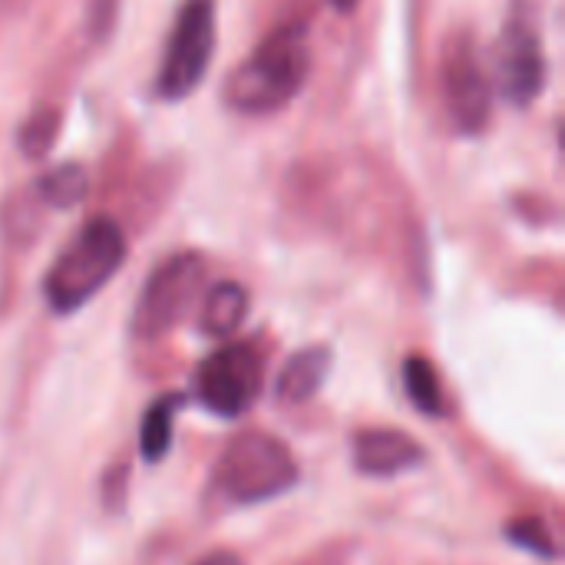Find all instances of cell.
<instances>
[{
  "label": "cell",
  "instance_id": "6da1fadb",
  "mask_svg": "<svg viewBox=\"0 0 565 565\" xmlns=\"http://www.w3.org/2000/svg\"><path fill=\"white\" fill-rule=\"evenodd\" d=\"M311 73V43L305 23H288L268 33L255 53L228 76L225 99L245 116H268L285 109Z\"/></svg>",
  "mask_w": 565,
  "mask_h": 565
},
{
  "label": "cell",
  "instance_id": "7a4b0ae2",
  "mask_svg": "<svg viewBox=\"0 0 565 565\" xmlns=\"http://www.w3.org/2000/svg\"><path fill=\"white\" fill-rule=\"evenodd\" d=\"M122 262H126L122 228L106 215L89 218L46 271L43 295L50 308L56 315L79 311L89 298L103 291V285L122 268Z\"/></svg>",
  "mask_w": 565,
  "mask_h": 565
},
{
  "label": "cell",
  "instance_id": "3957f363",
  "mask_svg": "<svg viewBox=\"0 0 565 565\" xmlns=\"http://www.w3.org/2000/svg\"><path fill=\"white\" fill-rule=\"evenodd\" d=\"M298 483V463L291 450L268 434L235 437L215 463V490L238 507L265 503L288 493Z\"/></svg>",
  "mask_w": 565,
  "mask_h": 565
},
{
  "label": "cell",
  "instance_id": "277c9868",
  "mask_svg": "<svg viewBox=\"0 0 565 565\" xmlns=\"http://www.w3.org/2000/svg\"><path fill=\"white\" fill-rule=\"evenodd\" d=\"M212 53H215V0H185L175 17L156 76V93L169 103L192 96L209 73Z\"/></svg>",
  "mask_w": 565,
  "mask_h": 565
},
{
  "label": "cell",
  "instance_id": "5b68a950",
  "mask_svg": "<svg viewBox=\"0 0 565 565\" xmlns=\"http://www.w3.org/2000/svg\"><path fill=\"white\" fill-rule=\"evenodd\" d=\"M205 281V262L192 252L166 258L146 281L136 315H132V334L142 341H156L169 334L195 305Z\"/></svg>",
  "mask_w": 565,
  "mask_h": 565
},
{
  "label": "cell",
  "instance_id": "8992f818",
  "mask_svg": "<svg viewBox=\"0 0 565 565\" xmlns=\"http://www.w3.org/2000/svg\"><path fill=\"white\" fill-rule=\"evenodd\" d=\"M497 73H500L503 99L516 109L533 106V99L546 89L550 70H546L543 36L526 3L510 7V17L503 23L500 46H497Z\"/></svg>",
  "mask_w": 565,
  "mask_h": 565
},
{
  "label": "cell",
  "instance_id": "52a82bcc",
  "mask_svg": "<svg viewBox=\"0 0 565 565\" xmlns=\"http://www.w3.org/2000/svg\"><path fill=\"white\" fill-rule=\"evenodd\" d=\"M262 354L252 344H225L209 354L195 374L199 401L218 417H238L255 404L262 391Z\"/></svg>",
  "mask_w": 565,
  "mask_h": 565
},
{
  "label": "cell",
  "instance_id": "ba28073f",
  "mask_svg": "<svg viewBox=\"0 0 565 565\" xmlns=\"http://www.w3.org/2000/svg\"><path fill=\"white\" fill-rule=\"evenodd\" d=\"M444 96L454 126L463 136H477L490 122V83L477 56L470 33H454L444 46Z\"/></svg>",
  "mask_w": 565,
  "mask_h": 565
},
{
  "label": "cell",
  "instance_id": "9c48e42d",
  "mask_svg": "<svg viewBox=\"0 0 565 565\" xmlns=\"http://www.w3.org/2000/svg\"><path fill=\"white\" fill-rule=\"evenodd\" d=\"M424 460V447L404 430L371 427L354 437V463L367 477H394L414 470Z\"/></svg>",
  "mask_w": 565,
  "mask_h": 565
},
{
  "label": "cell",
  "instance_id": "30bf717a",
  "mask_svg": "<svg viewBox=\"0 0 565 565\" xmlns=\"http://www.w3.org/2000/svg\"><path fill=\"white\" fill-rule=\"evenodd\" d=\"M328 367H331V354L324 348L298 351L295 358H288V364L278 374V384H275L278 401L281 404H305V401H311L321 391Z\"/></svg>",
  "mask_w": 565,
  "mask_h": 565
},
{
  "label": "cell",
  "instance_id": "8fae6325",
  "mask_svg": "<svg viewBox=\"0 0 565 565\" xmlns=\"http://www.w3.org/2000/svg\"><path fill=\"white\" fill-rule=\"evenodd\" d=\"M245 311H248V291L238 281H218L202 298L199 324L209 338H228L245 321Z\"/></svg>",
  "mask_w": 565,
  "mask_h": 565
},
{
  "label": "cell",
  "instance_id": "7c38bea8",
  "mask_svg": "<svg viewBox=\"0 0 565 565\" xmlns=\"http://www.w3.org/2000/svg\"><path fill=\"white\" fill-rule=\"evenodd\" d=\"M179 407H182V397L179 394H166V397H159L146 411L142 427H139V454L149 463H159L169 454V447H172V420H175Z\"/></svg>",
  "mask_w": 565,
  "mask_h": 565
},
{
  "label": "cell",
  "instance_id": "4fadbf2b",
  "mask_svg": "<svg viewBox=\"0 0 565 565\" xmlns=\"http://www.w3.org/2000/svg\"><path fill=\"white\" fill-rule=\"evenodd\" d=\"M36 192L46 205L53 209H73L86 199L89 192V175L83 166L76 162H63L56 169H50L40 182H36Z\"/></svg>",
  "mask_w": 565,
  "mask_h": 565
},
{
  "label": "cell",
  "instance_id": "5bb4252c",
  "mask_svg": "<svg viewBox=\"0 0 565 565\" xmlns=\"http://www.w3.org/2000/svg\"><path fill=\"white\" fill-rule=\"evenodd\" d=\"M404 387L420 414H430V417L444 414V387H440L437 367L427 358L414 354L404 361Z\"/></svg>",
  "mask_w": 565,
  "mask_h": 565
},
{
  "label": "cell",
  "instance_id": "9a60e30c",
  "mask_svg": "<svg viewBox=\"0 0 565 565\" xmlns=\"http://www.w3.org/2000/svg\"><path fill=\"white\" fill-rule=\"evenodd\" d=\"M56 132H60V113L53 106L33 109V116L20 129V149H23V156L26 159H43L53 149Z\"/></svg>",
  "mask_w": 565,
  "mask_h": 565
},
{
  "label": "cell",
  "instance_id": "2e32d148",
  "mask_svg": "<svg viewBox=\"0 0 565 565\" xmlns=\"http://www.w3.org/2000/svg\"><path fill=\"white\" fill-rule=\"evenodd\" d=\"M510 540L533 550V553H543L553 559V536L546 533V526L540 520H523V523H513L510 526Z\"/></svg>",
  "mask_w": 565,
  "mask_h": 565
},
{
  "label": "cell",
  "instance_id": "e0dca14e",
  "mask_svg": "<svg viewBox=\"0 0 565 565\" xmlns=\"http://www.w3.org/2000/svg\"><path fill=\"white\" fill-rule=\"evenodd\" d=\"M113 10H116V0H96V17H93V26H96L99 33H106V30H109Z\"/></svg>",
  "mask_w": 565,
  "mask_h": 565
},
{
  "label": "cell",
  "instance_id": "ac0fdd59",
  "mask_svg": "<svg viewBox=\"0 0 565 565\" xmlns=\"http://www.w3.org/2000/svg\"><path fill=\"white\" fill-rule=\"evenodd\" d=\"M192 565H242V559L235 556V553H225V550H215V553H209V556H202V559H195Z\"/></svg>",
  "mask_w": 565,
  "mask_h": 565
},
{
  "label": "cell",
  "instance_id": "d6986e66",
  "mask_svg": "<svg viewBox=\"0 0 565 565\" xmlns=\"http://www.w3.org/2000/svg\"><path fill=\"white\" fill-rule=\"evenodd\" d=\"M334 10H341V13H351L354 7H358V0H328Z\"/></svg>",
  "mask_w": 565,
  "mask_h": 565
}]
</instances>
